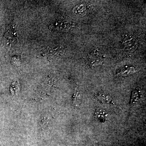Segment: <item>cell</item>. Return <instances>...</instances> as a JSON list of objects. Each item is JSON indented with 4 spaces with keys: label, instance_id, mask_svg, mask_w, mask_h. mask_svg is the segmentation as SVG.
<instances>
[{
    "label": "cell",
    "instance_id": "6da1fadb",
    "mask_svg": "<svg viewBox=\"0 0 146 146\" xmlns=\"http://www.w3.org/2000/svg\"><path fill=\"white\" fill-rule=\"evenodd\" d=\"M104 60L103 56L100 50L96 49L89 54L88 62L90 67L92 68L102 65Z\"/></svg>",
    "mask_w": 146,
    "mask_h": 146
},
{
    "label": "cell",
    "instance_id": "7a4b0ae2",
    "mask_svg": "<svg viewBox=\"0 0 146 146\" xmlns=\"http://www.w3.org/2000/svg\"><path fill=\"white\" fill-rule=\"evenodd\" d=\"M138 41L135 37L131 35H128L124 38L123 45L124 48L126 51L132 52L137 48Z\"/></svg>",
    "mask_w": 146,
    "mask_h": 146
},
{
    "label": "cell",
    "instance_id": "3957f363",
    "mask_svg": "<svg viewBox=\"0 0 146 146\" xmlns=\"http://www.w3.org/2000/svg\"><path fill=\"white\" fill-rule=\"evenodd\" d=\"M136 70L133 66H125L118 70L116 73L117 75L126 76L136 73Z\"/></svg>",
    "mask_w": 146,
    "mask_h": 146
},
{
    "label": "cell",
    "instance_id": "277c9868",
    "mask_svg": "<svg viewBox=\"0 0 146 146\" xmlns=\"http://www.w3.org/2000/svg\"><path fill=\"white\" fill-rule=\"evenodd\" d=\"M47 52L48 55L53 56H59L62 55L64 52V50L62 47L57 46L52 48H48Z\"/></svg>",
    "mask_w": 146,
    "mask_h": 146
},
{
    "label": "cell",
    "instance_id": "5b68a950",
    "mask_svg": "<svg viewBox=\"0 0 146 146\" xmlns=\"http://www.w3.org/2000/svg\"><path fill=\"white\" fill-rule=\"evenodd\" d=\"M96 97L98 100L103 104H114L112 98L108 96H106L103 94H98L96 95Z\"/></svg>",
    "mask_w": 146,
    "mask_h": 146
},
{
    "label": "cell",
    "instance_id": "8992f818",
    "mask_svg": "<svg viewBox=\"0 0 146 146\" xmlns=\"http://www.w3.org/2000/svg\"><path fill=\"white\" fill-rule=\"evenodd\" d=\"M108 114L101 110H97L95 113L94 117L101 122L104 123L106 121Z\"/></svg>",
    "mask_w": 146,
    "mask_h": 146
},
{
    "label": "cell",
    "instance_id": "52a82bcc",
    "mask_svg": "<svg viewBox=\"0 0 146 146\" xmlns=\"http://www.w3.org/2000/svg\"><path fill=\"white\" fill-rule=\"evenodd\" d=\"M73 11L76 14L83 16L86 13V6L83 4L78 6L74 8Z\"/></svg>",
    "mask_w": 146,
    "mask_h": 146
},
{
    "label": "cell",
    "instance_id": "ba28073f",
    "mask_svg": "<svg viewBox=\"0 0 146 146\" xmlns=\"http://www.w3.org/2000/svg\"><path fill=\"white\" fill-rule=\"evenodd\" d=\"M72 100L73 103L76 105L79 103L80 101V96L79 94V90H78V87L76 88L75 90L74 91V94L72 97Z\"/></svg>",
    "mask_w": 146,
    "mask_h": 146
},
{
    "label": "cell",
    "instance_id": "9c48e42d",
    "mask_svg": "<svg viewBox=\"0 0 146 146\" xmlns=\"http://www.w3.org/2000/svg\"><path fill=\"white\" fill-rule=\"evenodd\" d=\"M141 98L140 92L137 90H134L132 93L131 98V103H134L138 101Z\"/></svg>",
    "mask_w": 146,
    "mask_h": 146
}]
</instances>
